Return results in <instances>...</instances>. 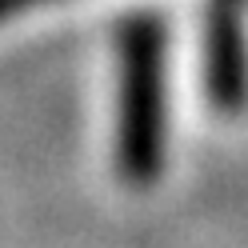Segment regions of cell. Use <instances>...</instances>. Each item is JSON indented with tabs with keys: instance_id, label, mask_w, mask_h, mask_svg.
Returning <instances> with one entry per match:
<instances>
[{
	"instance_id": "cell-3",
	"label": "cell",
	"mask_w": 248,
	"mask_h": 248,
	"mask_svg": "<svg viewBox=\"0 0 248 248\" xmlns=\"http://www.w3.org/2000/svg\"><path fill=\"white\" fill-rule=\"evenodd\" d=\"M32 4H44V0H0V16H12V12L32 8Z\"/></svg>"
},
{
	"instance_id": "cell-1",
	"label": "cell",
	"mask_w": 248,
	"mask_h": 248,
	"mask_svg": "<svg viewBox=\"0 0 248 248\" xmlns=\"http://www.w3.org/2000/svg\"><path fill=\"white\" fill-rule=\"evenodd\" d=\"M164 144V32L156 16L124 20L120 28V128L116 160L128 184H148Z\"/></svg>"
},
{
	"instance_id": "cell-2",
	"label": "cell",
	"mask_w": 248,
	"mask_h": 248,
	"mask_svg": "<svg viewBox=\"0 0 248 248\" xmlns=\"http://www.w3.org/2000/svg\"><path fill=\"white\" fill-rule=\"evenodd\" d=\"M244 28L240 0L208 4V92L220 108H240L244 100Z\"/></svg>"
}]
</instances>
